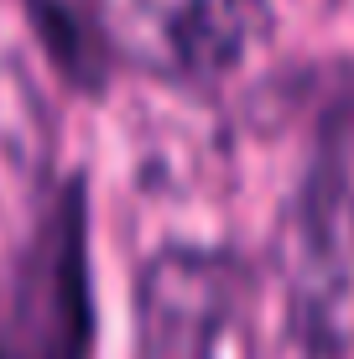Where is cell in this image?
<instances>
[{
  "label": "cell",
  "instance_id": "3",
  "mask_svg": "<svg viewBox=\"0 0 354 359\" xmlns=\"http://www.w3.org/2000/svg\"><path fill=\"white\" fill-rule=\"evenodd\" d=\"M104 53L162 79H214L245 53L261 11L250 0H68Z\"/></svg>",
  "mask_w": 354,
  "mask_h": 359
},
{
  "label": "cell",
  "instance_id": "1",
  "mask_svg": "<svg viewBox=\"0 0 354 359\" xmlns=\"http://www.w3.org/2000/svg\"><path fill=\"white\" fill-rule=\"evenodd\" d=\"M136 359H255L250 271L219 250H162L136 281Z\"/></svg>",
  "mask_w": 354,
  "mask_h": 359
},
{
  "label": "cell",
  "instance_id": "4",
  "mask_svg": "<svg viewBox=\"0 0 354 359\" xmlns=\"http://www.w3.org/2000/svg\"><path fill=\"white\" fill-rule=\"evenodd\" d=\"M0 359H11V349H6V344H0Z\"/></svg>",
  "mask_w": 354,
  "mask_h": 359
},
{
  "label": "cell",
  "instance_id": "2",
  "mask_svg": "<svg viewBox=\"0 0 354 359\" xmlns=\"http://www.w3.org/2000/svg\"><path fill=\"white\" fill-rule=\"evenodd\" d=\"M0 344L11 359H89V266H83V193L68 188L47 208L0 307Z\"/></svg>",
  "mask_w": 354,
  "mask_h": 359
}]
</instances>
